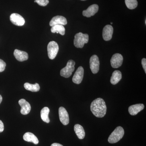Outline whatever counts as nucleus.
<instances>
[{
  "instance_id": "nucleus-27",
  "label": "nucleus",
  "mask_w": 146,
  "mask_h": 146,
  "mask_svg": "<svg viewBox=\"0 0 146 146\" xmlns=\"http://www.w3.org/2000/svg\"><path fill=\"white\" fill-rule=\"evenodd\" d=\"M4 129V126L3 122L0 120V133L2 132Z\"/></svg>"
},
{
  "instance_id": "nucleus-7",
  "label": "nucleus",
  "mask_w": 146,
  "mask_h": 146,
  "mask_svg": "<svg viewBox=\"0 0 146 146\" xmlns=\"http://www.w3.org/2000/svg\"><path fill=\"white\" fill-rule=\"evenodd\" d=\"M123 57L121 54H115L112 56L110 60L111 66L114 68H117L121 66L123 63Z\"/></svg>"
},
{
  "instance_id": "nucleus-30",
  "label": "nucleus",
  "mask_w": 146,
  "mask_h": 146,
  "mask_svg": "<svg viewBox=\"0 0 146 146\" xmlns=\"http://www.w3.org/2000/svg\"><path fill=\"white\" fill-rule=\"evenodd\" d=\"M110 24H111V25H112V24H113V23H110Z\"/></svg>"
},
{
  "instance_id": "nucleus-1",
  "label": "nucleus",
  "mask_w": 146,
  "mask_h": 146,
  "mask_svg": "<svg viewBox=\"0 0 146 146\" xmlns=\"http://www.w3.org/2000/svg\"><path fill=\"white\" fill-rule=\"evenodd\" d=\"M91 110L93 114L98 118H102L106 114L107 107L104 100L98 98L91 103Z\"/></svg>"
},
{
  "instance_id": "nucleus-29",
  "label": "nucleus",
  "mask_w": 146,
  "mask_h": 146,
  "mask_svg": "<svg viewBox=\"0 0 146 146\" xmlns=\"http://www.w3.org/2000/svg\"><path fill=\"white\" fill-rule=\"evenodd\" d=\"M3 98L2 96L1 95H0V104H1V103L2 101Z\"/></svg>"
},
{
  "instance_id": "nucleus-23",
  "label": "nucleus",
  "mask_w": 146,
  "mask_h": 146,
  "mask_svg": "<svg viewBox=\"0 0 146 146\" xmlns=\"http://www.w3.org/2000/svg\"><path fill=\"white\" fill-rule=\"evenodd\" d=\"M125 3L127 8L130 9H134L138 5L137 0H125Z\"/></svg>"
},
{
  "instance_id": "nucleus-28",
  "label": "nucleus",
  "mask_w": 146,
  "mask_h": 146,
  "mask_svg": "<svg viewBox=\"0 0 146 146\" xmlns=\"http://www.w3.org/2000/svg\"><path fill=\"white\" fill-rule=\"evenodd\" d=\"M51 146H63L61 144L57 143H53L51 145Z\"/></svg>"
},
{
  "instance_id": "nucleus-15",
  "label": "nucleus",
  "mask_w": 146,
  "mask_h": 146,
  "mask_svg": "<svg viewBox=\"0 0 146 146\" xmlns=\"http://www.w3.org/2000/svg\"><path fill=\"white\" fill-rule=\"evenodd\" d=\"M13 54L16 59L21 62L25 61L28 59V54L25 51L16 49L14 50Z\"/></svg>"
},
{
  "instance_id": "nucleus-11",
  "label": "nucleus",
  "mask_w": 146,
  "mask_h": 146,
  "mask_svg": "<svg viewBox=\"0 0 146 146\" xmlns=\"http://www.w3.org/2000/svg\"><path fill=\"white\" fill-rule=\"evenodd\" d=\"M49 24L50 26L52 27L56 25H65L67 24V19L63 16H54L50 21Z\"/></svg>"
},
{
  "instance_id": "nucleus-10",
  "label": "nucleus",
  "mask_w": 146,
  "mask_h": 146,
  "mask_svg": "<svg viewBox=\"0 0 146 146\" xmlns=\"http://www.w3.org/2000/svg\"><path fill=\"white\" fill-rule=\"evenodd\" d=\"M84 73V70L82 66H80L78 68L76 72L74 74L73 76V82L78 84L81 83L82 80H83Z\"/></svg>"
},
{
  "instance_id": "nucleus-8",
  "label": "nucleus",
  "mask_w": 146,
  "mask_h": 146,
  "mask_svg": "<svg viewBox=\"0 0 146 146\" xmlns=\"http://www.w3.org/2000/svg\"><path fill=\"white\" fill-rule=\"evenodd\" d=\"M59 119L63 125H66L70 122L69 115L66 110L63 107H60L58 110Z\"/></svg>"
},
{
  "instance_id": "nucleus-26",
  "label": "nucleus",
  "mask_w": 146,
  "mask_h": 146,
  "mask_svg": "<svg viewBox=\"0 0 146 146\" xmlns=\"http://www.w3.org/2000/svg\"><path fill=\"white\" fill-rule=\"evenodd\" d=\"M142 65L143 68L145 73H146V59L145 58H143L142 60Z\"/></svg>"
},
{
  "instance_id": "nucleus-25",
  "label": "nucleus",
  "mask_w": 146,
  "mask_h": 146,
  "mask_svg": "<svg viewBox=\"0 0 146 146\" xmlns=\"http://www.w3.org/2000/svg\"><path fill=\"white\" fill-rule=\"evenodd\" d=\"M6 66V64L5 62L2 59H0V72H2L5 70Z\"/></svg>"
},
{
  "instance_id": "nucleus-31",
  "label": "nucleus",
  "mask_w": 146,
  "mask_h": 146,
  "mask_svg": "<svg viewBox=\"0 0 146 146\" xmlns=\"http://www.w3.org/2000/svg\"><path fill=\"white\" fill-rule=\"evenodd\" d=\"M81 1H86V0H81Z\"/></svg>"
},
{
  "instance_id": "nucleus-5",
  "label": "nucleus",
  "mask_w": 146,
  "mask_h": 146,
  "mask_svg": "<svg viewBox=\"0 0 146 146\" xmlns=\"http://www.w3.org/2000/svg\"><path fill=\"white\" fill-rule=\"evenodd\" d=\"M48 50V56L50 59H54L56 57L58 50L59 47L57 43L54 41H51L49 43L47 47Z\"/></svg>"
},
{
  "instance_id": "nucleus-3",
  "label": "nucleus",
  "mask_w": 146,
  "mask_h": 146,
  "mask_svg": "<svg viewBox=\"0 0 146 146\" xmlns=\"http://www.w3.org/2000/svg\"><path fill=\"white\" fill-rule=\"evenodd\" d=\"M89 39V36L88 34L79 33L75 35L74 45L76 48H82L84 44L88 43Z\"/></svg>"
},
{
  "instance_id": "nucleus-14",
  "label": "nucleus",
  "mask_w": 146,
  "mask_h": 146,
  "mask_svg": "<svg viewBox=\"0 0 146 146\" xmlns=\"http://www.w3.org/2000/svg\"><path fill=\"white\" fill-rule=\"evenodd\" d=\"M99 9V7L98 5H92L88 7L86 10L82 11V15L86 17H91L94 16L96 13L98 12Z\"/></svg>"
},
{
  "instance_id": "nucleus-24",
  "label": "nucleus",
  "mask_w": 146,
  "mask_h": 146,
  "mask_svg": "<svg viewBox=\"0 0 146 146\" xmlns=\"http://www.w3.org/2000/svg\"><path fill=\"white\" fill-rule=\"evenodd\" d=\"M35 2L41 6L44 7L48 4L49 0H35Z\"/></svg>"
},
{
  "instance_id": "nucleus-21",
  "label": "nucleus",
  "mask_w": 146,
  "mask_h": 146,
  "mask_svg": "<svg viewBox=\"0 0 146 146\" xmlns=\"http://www.w3.org/2000/svg\"><path fill=\"white\" fill-rule=\"evenodd\" d=\"M24 87L26 90L32 92H38L40 90V86L37 83L31 84L27 82L24 84Z\"/></svg>"
},
{
  "instance_id": "nucleus-12",
  "label": "nucleus",
  "mask_w": 146,
  "mask_h": 146,
  "mask_svg": "<svg viewBox=\"0 0 146 146\" xmlns=\"http://www.w3.org/2000/svg\"><path fill=\"white\" fill-rule=\"evenodd\" d=\"M19 105L21 106V113L23 115H27L30 112L31 110V105L24 99L20 100L18 102Z\"/></svg>"
},
{
  "instance_id": "nucleus-6",
  "label": "nucleus",
  "mask_w": 146,
  "mask_h": 146,
  "mask_svg": "<svg viewBox=\"0 0 146 146\" xmlns=\"http://www.w3.org/2000/svg\"><path fill=\"white\" fill-rule=\"evenodd\" d=\"M90 67L91 72L94 74H97L100 70V60L96 55H94L90 59Z\"/></svg>"
},
{
  "instance_id": "nucleus-13",
  "label": "nucleus",
  "mask_w": 146,
  "mask_h": 146,
  "mask_svg": "<svg viewBox=\"0 0 146 146\" xmlns=\"http://www.w3.org/2000/svg\"><path fill=\"white\" fill-rule=\"evenodd\" d=\"M113 28L110 25L105 26L103 30V38L105 41H109L112 39Z\"/></svg>"
},
{
  "instance_id": "nucleus-17",
  "label": "nucleus",
  "mask_w": 146,
  "mask_h": 146,
  "mask_svg": "<svg viewBox=\"0 0 146 146\" xmlns=\"http://www.w3.org/2000/svg\"><path fill=\"white\" fill-rule=\"evenodd\" d=\"M24 140L28 142H31L35 145H37L39 143V140L35 135L31 132H27L23 136Z\"/></svg>"
},
{
  "instance_id": "nucleus-2",
  "label": "nucleus",
  "mask_w": 146,
  "mask_h": 146,
  "mask_svg": "<svg viewBox=\"0 0 146 146\" xmlns=\"http://www.w3.org/2000/svg\"><path fill=\"white\" fill-rule=\"evenodd\" d=\"M124 135V130L123 127L118 126L111 133L108 138V142L111 144L117 143L123 138Z\"/></svg>"
},
{
  "instance_id": "nucleus-16",
  "label": "nucleus",
  "mask_w": 146,
  "mask_h": 146,
  "mask_svg": "<svg viewBox=\"0 0 146 146\" xmlns=\"http://www.w3.org/2000/svg\"><path fill=\"white\" fill-rule=\"evenodd\" d=\"M145 107L143 104H139L131 106L128 108V111L130 115H136L138 114V112H141L143 110Z\"/></svg>"
},
{
  "instance_id": "nucleus-18",
  "label": "nucleus",
  "mask_w": 146,
  "mask_h": 146,
  "mask_svg": "<svg viewBox=\"0 0 146 146\" xmlns=\"http://www.w3.org/2000/svg\"><path fill=\"white\" fill-rule=\"evenodd\" d=\"M122 78V74L120 71L115 70L112 73L110 82L113 85L117 84Z\"/></svg>"
},
{
  "instance_id": "nucleus-4",
  "label": "nucleus",
  "mask_w": 146,
  "mask_h": 146,
  "mask_svg": "<svg viewBox=\"0 0 146 146\" xmlns=\"http://www.w3.org/2000/svg\"><path fill=\"white\" fill-rule=\"evenodd\" d=\"M75 62L74 60H69L67 63L66 67L63 68L60 70V76L65 78H68L72 75V73L75 70Z\"/></svg>"
},
{
  "instance_id": "nucleus-19",
  "label": "nucleus",
  "mask_w": 146,
  "mask_h": 146,
  "mask_svg": "<svg viewBox=\"0 0 146 146\" xmlns=\"http://www.w3.org/2000/svg\"><path fill=\"white\" fill-rule=\"evenodd\" d=\"M74 130L79 139H83L84 138L85 133L82 126L79 124H76L74 127Z\"/></svg>"
},
{
  "instance_id": "nucleus-20",
  "label": "nucleus",
  "mask_w": 146,
  "mask_h": 146,
  "mask_svg": "<svg viewBox=\"0 0 146 146\" xmlns=\"http://www.w3.org/2000/svg\"><path fill=\"white\" fill-rule=\"evenodd\" d=\"M50 109L48 107H44L41 110V117L44 122L46 123H50V120L48 115L49 114Z\"/></svg>"
},
{
  "instance_id": "nucleus-22",
  "label": "nucleus",
  "mask_w": 146,
  "mask_h": 146,
  "mask_svg": "<svg viewBox=\"0 0 146 146\" xmlns=\"http://www.w3.org/2000/svg\"><path fill=\"white\" fill-rule=\"evenodd\" d=\"M51 31L52 33H59L62 35L65 34V29L63 25H56L52 27Z\"/></svg>"
},
{
  "instance_id": "nucleus-9",
  "label": "nucleus",
  "mask_w": 146,
  "mask_h": 146,
  "mask_svg": "<svg viewBox=\"0 0 146 146\" xmlns=\"http://www.w3.org/2000/svg\"><path fill=\"white\" fill-rule=\"evenodd\" d=\"M11 22L16 26H22L25 23V20L21 15L18 13H13L10 16Z\"/></svg>"
}]
</instances>
